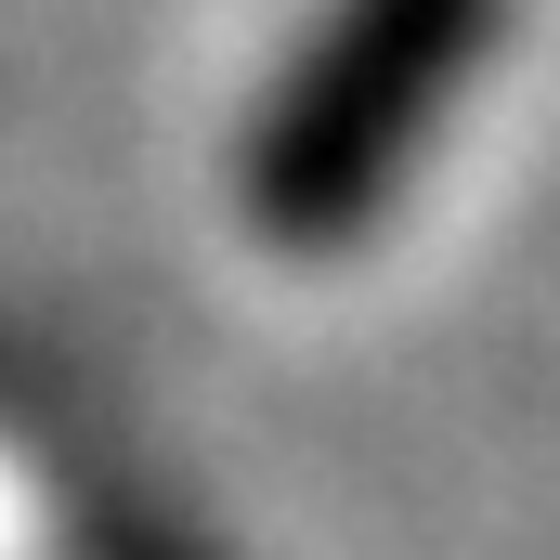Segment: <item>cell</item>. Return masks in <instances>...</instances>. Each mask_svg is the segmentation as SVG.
Returning a JSON list of instances; mask_svg holds the SVG:
<instances>
[{
	"label": "cell",
	"instance_id": "cell-1",
	"mask_svg": "<svg viewBox=\"0 0 560 560\" xmlns=\"http://www.w3.org/2000/svg\"><path fill=\"white\" fill-rule=\"evenodd\" d=\"M509 0H326L235 118V222L287 261L365 248L469 118Z\"/></svg>",
	"mask_w": 560,
	"mask_h": 560
}]
</instances>
